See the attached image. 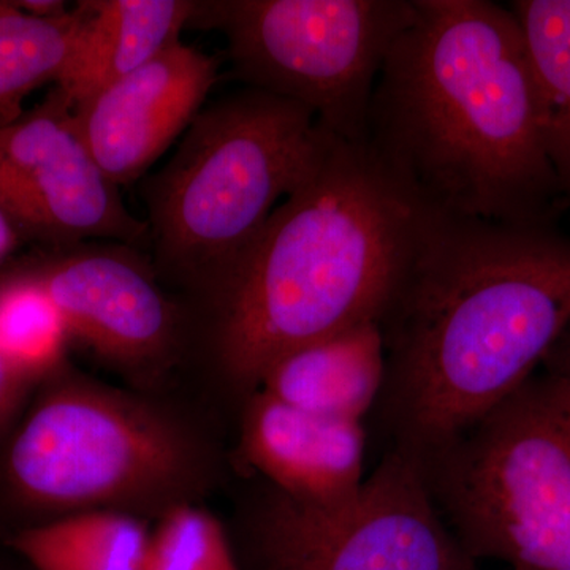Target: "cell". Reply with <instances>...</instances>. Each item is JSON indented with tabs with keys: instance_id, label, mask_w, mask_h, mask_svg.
I'll list each match as a JSON object with an SVG mask.
<instances>
[{
	"instance_id": "6da1fadb",
	"label": "cell",
	"mask_w": 570,
	"mask_h": 570,
	"mask_svg": "<svg viewBox=\"0 0 570 570\" xmlns=\"http://www.w3.org/2000/svg\"><path fill=\"white\" fill-rule=\"evenodd\" d=\"M570 325V235L431 213L377 322L387 450L417 461L538 370Z\"/></svg>"
},
{
	"instance_id": "7a4b0ae2",
	"label": "cell",
	"mask_w": 570,
	"mask_h": 570,
	"mask_svg": "<svg viewBox=\"0 0 570 570\" xmlns=\"http://www.w3.org/2000/svg\"><path fill=\"white\" fill-rule=\"evenodd\" d=\"M366 148L434 213L560 224L538 82L510 7L414 0L374 88Z\"/></svg>"
},
{
	"instance_id": "3957f363",
	"label": "cell",
	"mask_w": 570,
	"mask_h": 570,
	"mask_svg": "<svg viewBox=\"0 0 570 570\" xmlns=\"http://www.w3.org/2000/svg\"><path fill=\"white\" fill-rule=\"evenodd\" d=\"M431 213L366 145L330 135L212 299L225 377L254 395L281 356L377 324Z\"/></svg>"
},
{
	"instance_id": "277c9868",
	"label": "cell",
	"mask_w": 570,
	"mask_h": 570,
	"mask_svg": "<svg viewBox=\"0 0 570 570\" xmlns=\"http://www.w3.org/2000/svg\"><path fill=\"white\" fill-rule=\"evenodd\" d=\"M330 135L306 108L255 89L205 107L142 184L157 276L213 299Z\"/></svg>"
},
{
	"instance_id": "5b68a950",
	"label": "cell",
	"mask_w": 570,
	"mask_h": 570,
	"mask_svg": "<svg viewBox=\"0 0 570 570\" xmlns=\"http://www.w3.org/2000/svg\"><path fill=\"white\" fill-rule=\"evenodd\" d=\"M417 464L472 560L570 570V325L519 389Z\"/></svg>"
},
{
	"instance_id": "8992f818",
	"label": "cell",
	"mask_w": 570,
	"mask_h": 570,
	"mask_svg": "<svg viewBox=\"0 0 570 570\" xmlns=\"http://www.w3.org/2000/svg\"><path fill=\"white\" fill-rule=\"evenodd\" d=\"M412 17L414 0H209L195 3L189 26L224 33L245 88L365 145L379 73Z\"/></svg>"
},
{
	"instance_id": "52a82bcc",
	"label": "cell",
	"mask_w": 570,
	"mask_h": 570,
	"mask_svg": "<svg viewBox=\"0 0 570 570\" xmlns=\"http://www.w3.org/2000/svg\"><path fill=\"white\" fill-rule=\"evenodd\" d=\"M194 453L160 412L91 382L50 390L18 431L7 475L22 501L48 510H100L174 493Z\"/></svg>"
},
{
	"instance_id": "ba28073f",
	"label": "cell",
	"mask_w": 570,
	"mask_h": 570,
	"mask_svg": "<svg viewBox=\"0 0 570 570\" xmlns=\"http://www.w3.org/2000/svg\"><path fill=\"white\" fill-rule=\"evenodd\" d=\"M249 570H479L414 460L385 450L356 494L307 504L269 489L246 530Z\"/></svg>"
},
{
	"instance_id": "9c48e42d",
	"label": "cell",
	"mask_w": 570,
	"mask_h": 570,
	"mask_svg": "<svg viewBox=\"0 0 570 570\" xmlns=\"http://www.w3.org/2000/svg\"><path fill=\"white\" fill-rule=\"evenodd\" d=\"M0 204L22 234L58 247L148 246V224L129 213L94 159L73 104L58 86L36 110L0 129Z\"/></svg>"
},
{
	"instance_id": "30bf717a",
	"label": "cell",
	"mask_w": 570,
	"mask_h": 570,
	"mask_svg": "<svg viewBox=\"0 0 570 570\" xmlns=\"http://www.w3.org/2000/svg\"><path fill=\"white\" fill-rule=\"evenodd\" d=\"M31 277L67 326L100 358L142 370L163 365L179 343L181 317L140 247L89 242L61 247Z\"/></svg>"
},
{
	"instance_id": "8fae6325",
	"label": "cell",
	"mask_w": 570,
	"mask_h": 570,
	"mask_svg": "<svg viewBox=\"0 0 570 570\" xmlns=\"http://www.w3.org/2000/svg\"><path fill=\"white\" fill-rule=\"evenodd\" d=\"M217 77L216 58L179 41L75 105L104 174L118 187L140 179L204 110Z\"/></svg>"
},
{
	"instance_id": "7c38bea8",
	"label": "cell",
	"mask_w": 570,
	"mask_h": 570,
	"mask_svg": "<svg viewBox=\"0 0 570 570\" xmlns=\"http://www.w3.org/2000/svg\"><path fill=\"white\" fill-rule=\"evenodd\" d=\"M243 453L269 489L307 504L347 501L366 479L363 423L311 414L264 392L249 396Z\"/></svg>"
},
{
	"instance_id": "4fadbf2b",
	"label": "cell",
	"mask_w": 570,
	"mask_h": 570,
	"mask_svg": "<svg viewBox=\"0 0 570 570\" xmlns=\"http://www.w3.org/2000/svg\"><path fill=\"white\" fill-rule=\"evenodd\" d=\"M384 384V340L371 322L281 356L257 392L322 417L363 423L376 409Z\"/></svg>"
},
{
	"instance_id": "5bb4252c",
	"label": "cell",
	"mask_w": 570,
	"mask_h": 570,
	"mask_svg": "<svg viewBox=\"0 0 570 570\" xmlns=\"http://www.w3.org/2000/svg\"><path fill=\"white\" fill-rule=\"evenodd\" d=\"M187 0L80 2V29L70 61L56 86L75 105L132 73L179 43L193 20Z\"/></svg>"
},
{
	"instance_id": "9a60e30c",
	"label": "cell",
	"mask_w": 570,
	"mask_h": 570,
	"mask_svg": "<svg viewBox=\"0 0 570 570\" xmlns=\"http://www.w3.org/2000/svg\"><path fill=\"white\" fill-rule=\"evenodd\" d=\"M149 531L121 510H82L18 531L10 547L33 570H142Z\"/></svg>"
},
{
	"instance_id": "2e32d148",
	"label": "cell",
	"mask_w": 570,
	"mask_h": 570,
	"mask_svg": "<svg viewBox=\"0 0 570 570\" xmlns=\"http://www.w3.org/2000/svg\"><path fill=\"white\" fill-rule=\"evenodd\" d=\"M538 82L543 145L570 213V0H515Z\"/></svg>"
},
{
	"instance_id": "e0dca14e",
	"label": "cell",
	"mask_w": 570,
	"mask_h": 570,
	"mask_svg": "<svg viewBox=\"0 0 570 570\" xmlns=\"http://www.w3.org/2000/svg\"><path fill=\"white\" fill-rule=\"evenodd\" d=\"M81 10L55 18L26 13L0 2V129L21 118L26 97L45 82H58L70 61Z\"/></svg>"
},
{
	"instance_id": "ac0fdd59",
	"label": "cell",
	"mask_w": 570,
	"mask_h": 570,
	"mask_svg": "<svg viewBox=\"0 0 570 570\" xmlns=\"http://www.w3.org/2000/svg\"><path fill=\"white\" fill-rule=\"evenodd\" d=\"M69 336L58 306L28 276L0 288V352L39 376L61 360Z\"/></svg>"
},
{
	"instance_id": "d6986e66",
	"label": "cell",
	"mask_w": 570,
	"mask_h": 570,
	"mask_svg": "<svg viewBox=\"0 0 570 570\" xmlns=\"http://www.w3.org/2000/svg\"><path fill=\"white\" fill-rule=\"evenodd\" d=\"M142 570H242L219 520L189 504L171 505L149 531Z\"/></svg>"
},
{
	"instance_id": "ffe728a7",
	"label": "cell",
	"mask_w": 570,
	"mask_h": 570,
	"mask_svg": "<svg viewBox=\"0 0 570 570\" xmlns=\"http://www.w3.org/2000/svg\"><path fill=\"white\" fill-rule=\"evenodd\" d=\"M32 374L21 370L0 352V422L13 411Z\"/></svg>"
},
{
	"instance_id": "44dd1931",
	"label": "cell",
	"mask_w": 570,
	"mask_h": 570,
	"mask_svg": "<svg viewBox=\"0 0 570 570\" xmlns=\"http://www.w3.org/2000/svg\"><path fill=\"white\" fill-rule=\"evenodd\" d=\"M20 234H22L20 227L7 212L6 206L0 204V261H3L17 246Z\"/></svg>"
},
{
	"instance_id": "7402d4cb",
	"label": "cell",
	"mask_w": 570,
	"mask_h": 570,
	"mask_svg": "<svg viewBox=\"0 0 570 570\" xmlns=\"http://www.w3.org/2000/svg\"><path fill=\"white\" fill-rule=\"evenodd\" d=\"M26 13L33 14L40 18H55L66 14L67 3L58 2V0H22V2H14Z\"/></svg>"
}]
</instances>
